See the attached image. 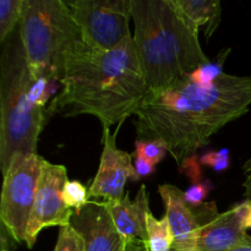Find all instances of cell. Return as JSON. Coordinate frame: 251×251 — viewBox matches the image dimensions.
I'll return each instance as SVG.
<instances>
[{"label": "cell", "instance_id": "obj_1", "mask_svg": "<svg viewBox=\"0 0 251 251\" xmlns=\"http://www.w3.org/2000/svg\"><path fill=\"white\" fill-rule=\"evenodd\" d=\"M251 107V77L221 74L211 82L191 75L149 91L135 114L137 140H161L179 168Z\"/></svg>", "mask_w": 251, "mask_h": 251}, {"label": "cell", "instance_id": "obj_2", "mask_svg": "<svg viewBox=\"0 0 251 251\" xmlns=\"http://www.w3.org/2000/svg\"><path fill=\"white\" fill-rule=\"evenodd\" d=\"M61 91L47 108L48 117L93 115L103 127L135 115L149 93L134 36L110 50L81 39L65 54Z\"/></svg>", "mask_w": 251, "mask_h": 251}, {"label": "cell", "instance_id": "obj_3", "mask_svg": "<svg viewBox=\"0 0 251 251\" xmlns=\"http://www.w3.org/2000/svg\"><path fill=\"white\" fill-rule=\"evenodd\" d=\"M134 41L149 91L174 85L211 63L196 28L172 0H131Z\"/></svg>", "mask_w": 251, "mask_h": 251}, {"label": "cell", "instance_id": "obj_4", "mask_svg": "<svg viewBox=\"0 0 251 251\" xmlns=\"http://www.w3.org/2000/svg\"><path fill=\"white\" fill-rule=\"evenodd\" d=\"M51 82L36 78L27 64L19 27L2 44L0 56V167L16 154L37 153Z\"/></svg>", "mask_w": 251, "mask_h": 251}, {"label": "cell", "instance_id": "obj_5", "mask_svg": "<svg viewBox=\"0 0 251 251\" xmlns=\"http://www.w3.org/2000/svg\"><path fill=\"white\" fill-rule=\"evenodd\" d=\"M19 32L32 75L60 82L65 54L82 39L65 0H25Z\"/></svg>", "mask_w": 251, "mask_h": 251}, {"label": "cell", "instance_id": "obj_6", "mask_svg": "<svg viewBox=\"0 0 251 251\" xmlns=\"http://www.w3.org/2000/svg\"><path fill=\"white\" fill-rule=\"evenodd\" d=\"M43 161L38 153L16 154L2 174L0 220L16 243H26Z\"/></svg>", "mask_w": 251, "mask_h": 251}, {"label": "cell", "instance_id": "obj_7", "mask_svg": "<svg viewBox=\"0 0 251 251\" xmlns=\"http://www.w3.org/2000/svg\"><path fill=\"white\" fill-rule=\"evenodd\" d=\"M65 4L82 41L90 47L110 50L132 37L131 0H76Z\"/></svg>", "mask_w": 251, "mask_h": 251}, {"label": "cell", "instance_id": "obj_8", "mask_svg": "<svg viewBox=\"0 0 251 251\" xmlns=\"http://www.w3.org/2000/svg\"><path fill=\"white\" fill-rule=\"evenodd\" d=\"M65 166L43 161L36 198L27 230L26 245L33 248L39 233L49 227H59L70 223L74 210L66 207L63 190L68 183Z\"/></svg>", "mask_w": 251, "mask_h": 251}, {"label": "cell", "instance_id": "obj_9", "mask_svg": "<svg viewBox=\"0 0 251 251\" xmlns=\"http://www.w3.org/2000/svg\"><path fill=\"white\" fill-rule=\"evenodd\" d=\"M119 127L113 135L110 134L109 127H103V151L98 171L88 189L90 198L103 199V201L120 200L124 198L126 181L129 179L137 180L132 164V154L117 147L115 136Z\"/></svg>", "mask_w": 251, "mask_h": 251}, {"label": "cell", "instance_id": "obj_10", "mask_svg": "<svg viewBox=\"0 0 251 251\" xmlns=\"http://www.w3.org/2000/svg\"><path fill=\"white\" fill-rule=\"evenodd\" d=\"M158 193L166 208L173 235L174 251H198L199 234L205 221L206 205H201V211L186 202L185 193L172 184L159 185Z\"/></svg>", "mask_w": 251, "mask_h": 251}, {"label": "cell", "instance_id": "obj_11", "mask_svg": "<svg viewBox=\"0 0 251 251\" xmlns=\"http://www.w3.org/2000/svg\"><path fill=\"white\" fill-rule=\"evenodd\" d=\"M103 203L112 216L124 247L131 251H149L146 220L150 207L146 186H140L134 201L127 193L120 200L103 201Z\"/></svg>", "mask_w": 251, "mask_h": 251}, {"label": "cell", "instance_id": "obj_12", "mask_svg": "<svg viewBox=\"0 0 251 251\" xmlns=\"http://www.w3.org/2000/svg\"><path fill=\"white\" fill-rule=\"evenodd\" d=\"M249 208V200L223 213L213 207L200 229L198 251H228L244 242L248 238L244 220Z\"/></svg>", "mask_w": 251, "mask_h": 251}, {"label": "cell", "instance_id": "obj_13", "mask_svg": "<svg viewBox=\"0 0 251 251\" xmlns=\"http://www.w3.org/2000/svg\"><path fill=\"white\" fill-rule=\"evenodd\" d=\"M70 225L85 239V251H131L123 244L103 201H90L83 208L74 211Z\"/></svg>", "mask_w": 251, "mask_h": 251}, {"label": "cell", "instance_id": "obj_14", "mask_svg": "<svg viewBox=\"0 0 251 251\" xmlns=\"http://www.w3.org/2000/svg\"><path fill=\"white\" fill-rule=\"evenodd\" d=\"M174 6L196 27H205L206 38H211L221 22L220 0H172Z\"/></svg>", "mask_w": 251, "mask_h": 251}, {"label": "cell", "instance_id": "obj_15", "mask_svg": "<svg viewBox=\"0 0 251 251\" xmlns=\"http://www.w3.org/2000/svg\"><path fill=\"white\" fill-rule=\"evenodd\" d=\"M146 232L149 251H171L173 248V235L166 216L157 220L150 211L146 220Z\"/></svg>", "mask_w": 251, "mask_h": 251}, {"label": "cell", "instance_id": "obj_16", "mask_svg": "<svg viewBox=\"0 0 251 251\" xmlns=\"http://www.w3.org/2000/svg\"><path fill=\"white\" fill-rule=\"evenodd\" d=\"M24 2L25 0H0V42L2 44L19 27Z\"/></svg>", "mask_w": 251, "mask_h": 251}, {"label": "cell", "instance_id": "obj_17", "mask_svg": "<svg viewBox=\"0 0 251 251\" xmlns=\"http://www.w3.org/2000/svg\"><path fill=\"white\" fill-rule=\"evenodd\" d=\"M63 200L66 207L78 211L90 202V194L83 184L77 180H69L63 190Z\"/></svg>", "mask_w": 251, "mask_h": 251}, {"label": "cell", "instance_id": "obj_18", "mask_svg": "<svg viewBox=\"0 0 251 251\" xmlns=\"http://www.w3.org/2000/svg\"><path fill=\"white\" fill-rule=\"evenodd\" d=\"M167 152L166 144L161 140H136L135 142L134 156L142 157L154 166L163 161Z\"/></svg>", "mask_w": 251, "mask_h": 251}, {"label": "cell", "instance_id": "obj_19", "mask_svg": "<svg viewBox=\"0 0 251 251\" xmlns=\"http://www.w3.org/2000/svg\"><path fill=\"white\" fill-rule=\"evenodd\" d=\"M86 243L82 235L70 225L59 228L58 240L54 251H85Z\"/></svg>", "mask_w": 251, "mask_h": 251}, {"label": "cell", "instance_id": "obj_20", "mask_svg": "<svg viewBox=\"0 0 251 251\" xmlns=\"http://www.w3.org/2000/svg\"><path fill=\"white\" fill-rule=\"evenodd\" d=\"M211 189H212V184L210 181H201L200 178H196L190 188L185 191L186 202L194 208L200 207L201 205H203V200L207 198Z\"/></svg>", "mask_w": 251, "mask_h": 251}, {"label": "cell", "instance_id": "obj_21", "mask_svg": "<svg viewBox=\"0 0 251 251\" xmlns=\"http://www.w3.org/2000/svg\"><path fill=\"white\" fill-rule=\"evenodd\" d=\"M201 163L212 167L216 172L226 171L230 164L229 151L222 150L220 152H208L201 158Z\"/></svg>", "mask_w": 251, "mask_h": 251}, {"label": "cell", "instance_id": "obj_22", "mask_svg": "<svg viewBox=\"0 0 251 251\" xmlns=\"http://www.w3.org/2000/svg\"><path fill=\"white\" fill-rule=\"evenodd\" d=\"M135 157V163H134V168H135V173H136L137 180L141 178H145V176H149L156 171V166L153 163H151L147 159L142 158L140 156H134Z\"/></svg>", "mask_w": 251, "mask_h": 251}, {"label": "cell", "instance_id": "obj_23", "mask_svg": "<svg viewBox=\"0 0 251 251\" xmlns=\"http://www.w3.org/2000/svg\"><path fill=\"white\" fill-rule=\"evenodd\" d=\"M243 174H244V195L247 196L248 200L251 199V158L248 159L244 164H243Z\"/></svg>", "mask_w": 251, "mask_h": 251}, {"label": "cell", "instance_id": "obj_24", "mask_svg": "<svg viewBox=\"0 0 251 251\" xmlns=\"http://www.w3.org/2000/svg\"><path fill=\"white\" fill-rule=\"evenodd\" d=\"M228 251H251V235H248V238L244 242H242L237 247L232 248V249Z\"/></svg>", "mask_w": 251, "mask_h": 251}, {"label": "cell", "instance_id": "obj_25", "mask_svg": "<svg viewBox=\"0 0 251 251\" xmlns=\"http://www.w3.org/2000/svg\"><path fill=\"white\" fill-rule=\"evenodd\" d=\"M250 202V201H249ZM244 226H245V229H250L251 228V206L249 208V211H248L247 216H245V220H244Z\"/></svg>", "mask_w": 251, "mask_h": 251}, {"label": "cell", "instance_id": "obj_26", "mask_svg": "<svg viewBox=\"0 0 251 251\" xmlns=\"http://www.w3.org/2000/svg\"><path fill=\"white\" fill-rule=\"evenodd\" d=\"M0 251H9V250H2V249H0Z\"/></svg>", "mask_w": 251, "mask_h": 251}, {"label": "cell", "instance_id": "obj_27", "mask_svg": "<svg viewBox=\"0 0 251 251\" xmlns=\"http://www.w3.org/2000/svg\"><path fill=\"white\" fill-rule=\"evenodd\" d=\"M249 201H250V206H251V199H250V200H249Z\"/></svg>", "mask_w": 251, "mask_h": 251}]
</instances>
